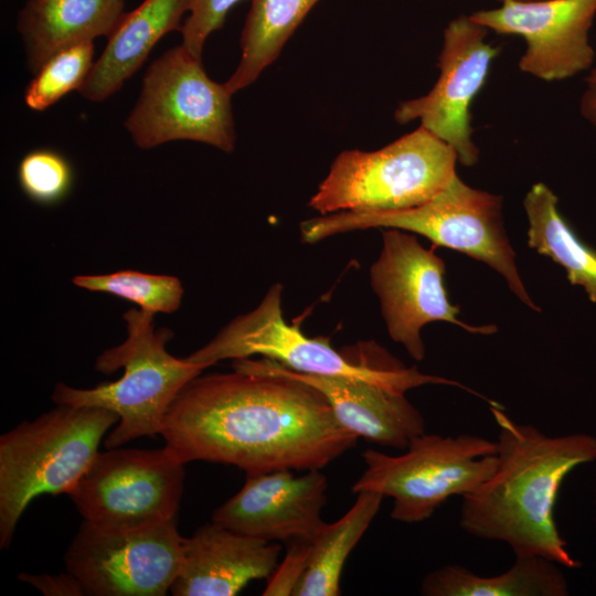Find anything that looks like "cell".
I'll return each instance as SVG.
<instances>
[{"instance_id":"cell-10","label":"cell","mask_w":596,"mask_h":596,"mask_svg":"<svg viewBox=\"0 0 596 596\" xmlns=\"http://www.w3.org/2000/svg\"><path fill=\"white\" fill-rule=\"evenodd\" d=\"M184 462L167 446L99 451L67 493L83 520L105 530H132L177 519Z\"/></svg>"},{"instance_id":"cell-11","label":"cell","mask_w":596,"mask_h":596,"mask_svg":"<svg viewBox=\"0 0 596 596\" xmlns=\"http://www.w3.org/2000/svg\"><path fill=\"white\" fill-rule=\"evenodd\" d=\"M177 519L132 530L83 520L64 555L65 570L93 596H163L181 564Z\"/></svg>"},{"instance_id":"cell-21","label":"cell","mask_w":596,"mask_h":596,"mask_svg":"<svg viewBox=\"0 0 596 596\" xmlns=\"http://www.w3.org/2000/svg\"><path fill=\"white\" fill-rule=\"evenodd\" d=\"M383 496L360 491L350 510L338 521L326 523L311 542L306 568L295 596H338L344 563L379 512Z\"/></svg>"},{"instance_id":"cell-31","label":"cell","mask_w":596,"mask_h":596,"mask_svg":"<svg viewBox=\"0 0 596 596\" xmlns=\"http://www.w3.org/2000/svg\"><path fill=\"white\" fill-rule=\"evenodd\" d=\"M497 1L502 2L504 0H497ZM513 1H539V0H513Z\"/></svg>"},{"instance_id":"cell-13","label":"cell","mask_w":596,"mask_h":596,"mask_svg":"<svg viewBox=\"0 0 596 596\" xmlns=\"http://www.w3.org/2000/svg\"><path fill=\"white\" fill-rule=\"evenodd\" d=\"M488 32L469 15L451 20L444 30L435 85L426 95L402 102L394 111L395 121L402 125L418 119L421 126L456 151L458 162L465 167L475 166L479 159L470 106L501 52V46L487 41Z\"/></svg>"},{"instance_id":"cell-25","label":"cell","mask_w":596,"mask_h":596,"mask_svg":"<svg viewBox=\"0 0 596 596\" xmlns=\"http://www.w3.org/2000/svg\"><path fill=\"white\" fill-rule=\"evenodd\" d=\"M93 56V42H83L55 53L25 88L26 106L42 111L70 92L78 91L94 65Z\"/></svg>"},{"instance_id":"cell-2","label":"cell","mask_w":596,"mask_h":596,"mask_svg":"<svg viewBox=\"0 0 596 596\" xmlns=\"http://www.w3.org/2000/svg\"><path fill=\"white\" fill-rule=\"evenodd\" d=\"M490 411L499 427L498 468L462 497L459 526L472 536L507 543L515 557L539 555L568 568L581 566L558 532L554 508L565 477L596 459V438L550 437L513 422L500 406Z\"/></svg>"},{"instance_id":"cell-17","label":"cell","mask_w":596,"mask_h":596,"mask_svg":"<svg viewBox=\"0 0 596 596\" xmlns=\"http://www.w3.org/2000/svg\"><path fill=\"white\" fill-rule=\"evenodd\" d=\"M262 362L318 390L338 423L356 437L405 450L413 438L425 433L424 417L405 393L359 379L299 373L267 358Z\"/></svg>"},{"instance_id":"cell-28","label":"cell","mask_w":596,"mask_h":596,"mask_svg":"<svg viewBox=\"0 0 596 596\" xmlns=\"http://www.w3.org/2000/svg\"><path fill=\"white\" fill-rule=\"evenodd\" d=\"M312 541L290 542V550L278 568L274 581L269 583L264 595H292L309 556Z\"/></svg>"},{"instance_id":"cell-22","label":"cell","mask_w":596,"mask_h":596,"mask_svg":"<svg viewBox=\"0 0 596 596\" xmlns=\"http://www.w3.org/2000/svg\"><path fill=\"white\" fill-rule=\"evenodd\" d=\"M558 199L543 182L524 198L528 245L561 265L572 285L582 286L596 302V251L582 242L557 209Z\"/></svg>"},{"instance_id":"cell-6","label":"cell","mask_w":596,"mask_h":596,"mask_svg":"<svg viewBox=\"0 0 596 596\" xmlns=\"http://www.w3.org/2000/svg\"><path fill=\"white\" fill-rule=\"evenodd\" d=\"M280 284L273 285L251 312L235 318L210 342L187 359L206 368L225 359H245L260 354L299 373L340 376L368 381L406 393L426 384H462L407 368L376 344H368L361 359L334 350L323 339H312L299 326L283 317Z\"/></svg>"},{"instance_id":"cell-15","label":"cell","mask_w":596,"mask_h":596,"mask_svg":"<svg viewBox=\"0 0 596 596\" xmlns=\"http://www.w3.org/2000/svg\"><path fill=\"white\" fill-rule=\"evenodd\" d=\"M327 489L320 469L300 476L289 469L247 475L241 490L213 512L212 521L266 542L312 541L326 525L321 510Z\"/></svg>"},{"instance_id":"cell-19","label":"cell","mask_w":596,"mask_h":596,"mask_svg":"<svg viewBox=\"0 0 596 596\" xmlns=\"http://www.w3.org/2000/svg\"><path fill=\"white\" fill-rule=\"evenodd\" d=\"M124 14V0H28L18 29L30 70L36 73L66 47L109 36Z\"/></svg>"},{"instance_id":"cell-24","label":"cell","mask_w":596,"mask_h":596,"mask_svg":"<svg viewBox=\"0 0 596 596\" xmlns=\"http://www.w3.org/2000/svg\"><path fill=\"white\" fill-rule=\"evenodd\" d=\"M73 283L91 291L113 294L137 304L145 311L171 313L182 300L183 289L173 276L120 270L107 275L77 276Z\"/></svg>"},{"instance_id":"cell-12","label":"cell","mask_w":596,"mask_h":596,"mask_svg":"<svg viewBox=\"0 0 596 596\" xmlns=\"http://www.w3.org/2000/svg\"><path fill=\"white\" fill-rule=\"evenodd\" d=\"M445 264L432 249L397 228L383 232V247L370 270L390 337L416 361L425 356L422 328L447 321L471 333L492 334L494 324L471 326L459 320V307L448 300Z\"/></svg>"},{"instance_id":"cell-9","label":"cell","mask_w":596,"mask_h":596,"mask_svg":"<svg viewBox=\"0 0 596 596\" xmlns=\"http://www.w3.org/2000/svg\"><path fill=\"white\" fill-rule=\"evenodd\" d=\"M232 93L212 81L201 58L182 44L148 68L126 129L142 149L193 140L231 152L235 147Z\"/></svg>"},{"instance_id":"cell-5","label":"cell","mask_w":596,"mask_h":596,"mask_svg":"<svg viewBox=\"0 0 596 596\" xmlns=\"http://www.w3.org/2000/svg\"><path fill=\"white\" fill-rule=\"evenodd\" d=\"M501 195L475 189L457 174L434 198L397 211H340L304 221L305 243L373 227L419 234L435 246L458 251L480 260L507 280L528 307L540 310L530 298L515 266V253L503 227Z\"/></svg>"},{"instance_id":"cell-14","label":"cell","mask_w":596,"mask_h":596,"mask_svg":"<svg viewBox=\"0 0 596 596\" xmlns=\"http://www.w3.org/2000/svg\"><path fill=\"white\" fill-rule=\"evenodd\" d=\"M469 17L489 31L523 38L526 47L519 70L539 79L563 81L593 66L595 51L588 34L596 0H504Z\"/></svg>"},{"instance_id":"cell-20","label":"cell","mask_w":596,"mask_h":596,"mask_svg":"<svg viewBox=\"0 0 596 596\" xmlns=\"http://www.w3.org/2000/svg\"><path fill=\"white\" fill-rule=\"evenodd\" d=\"M554 561L539 555L515 557L505 572L481 576L449 564L428 573L422 581L425 596H566V579Z\"/></svg>"},{"instance_id":"cell-16","label":"cell","mask_w":596,"mask_h":596,"mask_svg":"<svg viewBox=\"0 0 596 596\" xmlns=\"http://www.w3.org/2000/svg\"><path fill=\"white\" fill-rule=\"evenodd\" d=\"M281 547L244 535L215 522L183 538L174 596H234L249 582L269 577L278 567Z\"/></svg>"},{"instance_id":"cell-29","label":"cell","mask_w":596,"mask_h":596,"mask_svg":"<svg viewBox=\"0 0 596 596\" xmlns=\"http://www.w3.org/2000/svg\"><path fill=\"white\" fill-rule=\"evenodd\" d=\"M19 579L32 585L45 596L86 595L81 582L67 571L60 574L20 573Z\"/></svg>"},{"instance_id":"cell-3","label":"cell","mask_w":596,"mask_h":596,"mask_svg":"<svg viewBox=\"0 0 596 596\" xmlns=\"http://www.w3.org/2000/svg\"><path fill=\"white\" fill-rule=\"evenodd\" d=\"M153 316L142 309H129L124 313L127 339L97 358L98 372L110 374L124 368L121 377L92 389L57 383L52 394L56 405L99 407L117 415V424L104 440L106 449L161 434L175 397L206 369L187 358L171 355L166 347L173 332L167 328L156 330Z\"/></svg>"},{"instance_id":"cell-26","label":"cell","mask_w":596,"mask_h":596,"mask_svg":"<svg viewBox=\"0 0 596 596\" xmlns=\"http://www.w3.org/2000/svg\"><path fill=\"white\" fill-rule=\"evenodd\" d=\"M18 178L24 193L41 204L62 200L72 185L73 172L68 161L58 152L38 149L23 157Z\"/></svg>"},{"instance_id":"cell-18","label":"cell","mask_w":596,"mask_h":596,"mask_svg":"<svg viewBox=\"0 0 596 596\" xmlns=\"http://www.w3.org/2000/svg\"><path fill=\"white\" fill-rule=\"evenodd\" d=\"M191 4L192 0H145L125 13L78 93L92 102H102L116 93L163 35L181 31V19Z\"/></svg>"},{"instance_id":"cell-7","label":"cell","mask_w":596,"mask_h":596,"mask_svg":"<svg viewBox=\"0 0 596 596\" xmlns=\"http://www.w3.org/2000/svg\"><path fill=\"white\" fill-rule=\"evenodd\" d=\"M457 162L449 145L419 126L379 150L341 152L309 206L322 215L413 207L448 184Z\"/></svg>"},{"instance_id":"cell-23","label":"cell","mask_w":596,"mask_h":596,"mask_svg":"<svg viewBox=\"0 0 596 596\" xmlns=\"http://www.w3.org/2000/svg\"><path fill=\"white\" fill-rule=\"evenodd\" d=\"M319 0H253L241 35L242 55L225 83L234 94L256 81Z\"/></svg>"},{"instance_id":"cell-27","label":"cell","mask_w":596,"mask_h":596,"mask_svg":"<svg viewBox=\"0 0 596 596\" xmlns=\"http://www.w3.org/2000/svg\"><path fill=\"white\" fill-rule=\"evenodd\" d=\"M241 0H192L189 17L182 24V45L201 58L210 34L219 30L228 11Z\"/></svg>"},{"instance_id":"cell-8","label":"cell","mask_w":596,"mask_h":596,"mask_svg":"<svg viewBox=\"0 0 596 596\" xmlns=\"http://www.w3.org/2000/svg\"><path fill=\"white\" fill-rule=\"evenodd\" d=\"M403 455L362 453L365 470L352 492L374 491L393 499L391 518L416 523L453 496L476 491L498 468L497 441L481 436L422 434Z\"/></svg>"},{"instance_id":"cell-4","label":"cell","mask_w":596,"mask_h":596,"mask_svg":"<svg viewBox=\"0 0 596 596\" xmlns=\"http://www.w3.org/2000/svg\"><path fill=\"white\" fill-rule=\"evenodd\" d=\"M118 422L99 407L57 405L0 437V547L8 549L26 507L39 496L68 493Z\"/></svg>"},{"instance_id":"cell-30","label":"cell","mask_w":596,"mask_h":596,"mask_svg":"<svg viewBox=\"0 0 596 596\" xmlns=\"http://www.w3.org/2000/svg\"><path fill=\"white\" fill-rule=\"evenodd\" d=\"M586 87L579 99V113L596 131V66L585 77Z\"/></svg>"},{"instance_id":"cell-1","label":"cell","mask_w":596,"mask_h":596,"mask_svg":"<svg viewBox=\"0 0 596 596\" xmlns=\"http://www.w3.org/2000/svg\"><path fill=\"white\" fill-rule=\"evenodd\" d=\"M233 369L198 375L171 404L160 435L182 462L227 464L246 475L306 471L355 446L315 387L262 360L237 359Z\"/></svg>"}]
</instances>
